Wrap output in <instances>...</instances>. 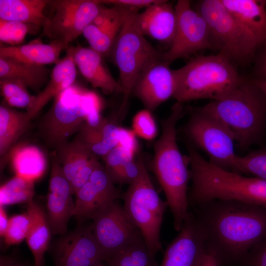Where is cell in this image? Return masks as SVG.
I'll list each match as a JSON object with an SVG mask.
<instances>
[{
    "instance_id": "16",
    "label": "cell",
    "mask_w": 266,
    "mask_h": 266,
    "mask_svg": "<svg viewBox=\"0 0 266 266\" xmlns=\"http://www.w3.org/2000/svg\"><path fill=\"white\" fill-rule=\"evenodd\" d=\"M176 85L175 69L170 68L162 57L145 67L135 83L132 93L145 108L152 111L173 97Z\"/></svg>"
},
{
    "instance_id": "25",
    "label": "cell",
    "mask_w": 266,
    "mask_h": 266,
    "mask_svg": "<svg viewBox=\"0 0 266 266\" xmlns=\"http://www.w3.org/2000/svg\"><path fill=\"white\" fill-rule=\"evenodd\" d=\"M221 0L259 44L266 38L265 0Z\"/></svg>"
},
{
    "instance_id": "7",
    "label": "cell",
    "mask_w": 266,
    "mask_h": 266,
    "mask_svg": "<svg viewBox=\"0 0 266 266\" xmlns=\"http://www.w3.org/2000/svg\"><path fill=\"white\" fill-rule=\"evenodd\" d=\"M137 10L125 20L110 52L119 72L122 100L118 111L120 119L127 109L130 97L138 77L153 61L163 57L138 28L135 19Z\"/></svg>"
},
{
    "instance_id": "50",
    "label": "cell",
    "mask_w": 266,
    "mask_h": 266,
    "mask_svg": "<svg viewBox=\"0 0 266 266\" xmlns=\"http://www.w3.org/2000/svg\"><path fill=\"white\" fill-rule=\"evenodd\" d=\"M265 2H266V0H265Z\"/></svg>"
},
{
    "instance_id": "14",
    "label": "cell",
    "mask_w": 266,
    "mask_h": 266,
    "mask_svg": "<svg viewBox=\"0 0 266 266\" xmlns=\"http://www.w3.org/2000/svg\"><path fill=\"white\" fill-rule=\"evenodd\" d=\"M100 162L89 180L75 193L73 216L78 221L93 220L121 197L119 191Z\"/></svg>"
},
{
    "instance_id": "21",
    "label": "cell",
    "mask_w": 266,
    "mask_h": 266,
    "mask_svg": "<svg viewBox=\"0 0 266 266\" xmlns=\"http://www.w3.org/2000/svg\"><path fill=\"white\" fill-rule=\"evenodd\" d=\"M135 19L138 28L144 36L170 45L176 25L175 7L171 3L158 0L141 13L136 12Z\"/></svg>"
},
{
    "instance_id": "34",
    "label": "cell",
    "mask_w": 266,
    "mask_h": 266,
    "mask_svg": "<svg viewBox=\"0 0 266 266\" xmlns=\"http://www.w3.org/2000/svg\"><path fill=\"white\" fill-rule=\"evenodd\" d=\"M0 94L3 100L13 107L26 108L30 110L32 107L35 96L30 94L28 88L21 83L7 79L0 80Z\"/></svg>"
},
{
    "instance_id": "1",
    "label": "cell",
    "mask_w": 266,
    "mask_h": 266,
    "mask_svg": "<svg viewBox=\"0 0 266 266\" xmlns=\"http://www.w3.org/2000/svg\"><path fill=\"white\" fill-rule=\"evenodd\" d=\"M219 266H238L266 237V206L215 199L191 207Z\"/></svg>"
},
{
    "instance_id": "44",
    "label": "cell",
    "mask_w": 266,
    "mask_h": 266,
    "mask_svg": "<svg viewBox=\"0 0 266 266\" xmlns=\"http://www.w3.org/2000/svg\"><path fill=\"white\" fill-rule=\"evenodd\" d=\"M158 0H100L102 3L112 5L120 6L138 10L139 8H147Z\"/></svg>"
},
{
    "instance_id": "49",
    "label": "cell",
    "mask_w": 266,
    "mask_h": 266,
    "mask_svg": "<svg viewBox=\"0 0 266 266\" xmlns=\"http://www.w3.org/2000/svg\"><path fill=\"white\" fill-rule=\"evenodd\" d=\"M107 266L106 263L105 264L104 262H102V263H99V264H95V265H92V266Z\"/></svg>"
},
{
    "instance_id": "27",
    "label": "cell",
    "mask_w": 266,
    "mask_h": 266,
    "mask_svg": "<svg viewBox=\"0 0 266 266\" xmlns=\"http://www.w3.org/2000/svg\"><path fill=\"white\" fill-rule=\"evenodd\" d=\"M27 211L30 215L31 225L26 240L34 259V266H42L50 241L51 227L43 210L33 200L28 203Z\"/></svg>"
},
{
    "instance_id": "36",
    "label": "cell",
    "mask_w": 266,
    "mask_h": 266,
    "mask_svg": "<svg viewBox=\"0 0 266 266\" xmlns=\"http://www.w3.org/2000/svg\"><path fill=\"white\" fill-rule=\"evenodd\" d=\"M30 225L31 217L27 211L11 216L3 237L5 245H17L26 239Z\"/></svg>"
},
{
    "instance_id": "40",
    "label": "cell",
    "mask_w": 266,
    "mask_h": 266,
    "mask_svg": "<svg viewBox=\"0 0 266 266\" xmlns=\"http://www.w3.org/2000/svg\"><path fill=\"white\" fill-rule=\"evenodd\" d=\"M145 164L142 155L137 158L129 160L125 163L121 168L118 184H131L139 176L142 167Z\"/></svg>"
},
{
    "instance_id": "33",
    "label": "cell",
    "mask_w": 266,
    "mask_h": 266,
    "mask_svg": "<svg viewBox=\"0 0 266 266\" xmlns=\"http://www.w3.org/2000/svg\"><path fill=\"white\" fill-rule=\"evenodd\" d=\"M34 194V182L15 175L0 187V206L29 203Z\"/></svg>"
},
{
    "instance_id": "48",
    "label": "cell",
    "mask_w": 266,
    "mask_h": 266,
    "mask_svg": "<svg viewBox=\"0 0 266 266\" xmlns=\"http://www.w3.org/2000/svg\"><path fill=\"white\" fill-rule=\"evenodd\" d=\"M253 80L259 88L266 95V79L260 80Z\"/></svg>"
},
{
    "instance_id": "20",
    "label": "cell",
    "mask_w": 266,
    "mask_h": 266,
    "mask_svg": "<svg viewBox=\"0 0 266 266\" xmlns=\"http://www.w3.org/2000/svg\"><path fill=\"white\" fill-rule=\"evenodd\" d=\"M54 151L72 193L75 194L89 180L99 162L98 157L75 139L61 144Z\"/></svg>"
},
{
    "instance_id": "13",
    "label": "cell",
    "mask_w": 266,
    "mask_h": 266,
    "mask_svg": "<svg viewBox=\"0 0 266 266\" xmlns=\"http://www.w3.org/2000/svg\"><path fill=\"white\" fill-rule=\"evenodd\" d=\"M93 221V232L106 257V261L120 249L144 241L140 230L129 217L123 205L117 201Z\"/></svg>"
},
{
    "instance_id": "9",
    "label": "cell",
    "mask_w": 266,
    "mask_h": 266,
    "mask_svg": "<svg viewBox=\"0 0 266 266\" xmlns=\"http://www.w3.org/2000/svg\"><path fill=\"white\" fill-rule=\"evenodd\" d=\"M122 198L126 212L141 231L148 248L156 255L162 250L160 231L168 205L159 197L145 164Z\"/></svg>"
},
{
    "instance_id": "12",
    "label": "cell",
    "mask_w": 266,
    "mask_h": 266,
    "mask_svg": "<svg viewBox=\"0 0 266 266\" xmlns=\"http://www.w3.org/2000/svg\"><path fill=\"white\" fill-rule=\"evenodd\" d=\"M176 25L169 49L163 53L167 64L181 58H188L203 49L213 50L208 24L203 16L191 6V1L179 0L174 5Z\"/></svg>"
},
{
    "instance_id": "42",
    "label": "cell",
    "mask_w": 266,
    "mask_h": 266,
    "mask_svg": "<svg viewBox=\"0 0 266 266\" xmlns=\"http://www.w3.org/2000/svg\"><path fill=\"white\" fill-rule=\"evenodd\" d=\"M238 266H266V237L250 252Z\"/></svg>"
},
{
    "instance_id": "5",
    "label": "cell",
    "mask_w": 266,
    "mask_h": 266,
    "mask_svg": "<svg viewBox=\"0 0 266 266\" xmlns=\"http://www.w3.org/2000/svg\"><path fill=\"white\" fill-rule=\"evenodd\" d=\"M101 109V101L97 94L74 83L54 98L41 120L40 134L56 149L78 133L85 124L97 126L103 118Z\"/></svg>"
},
{
    "instance_id": "8",
    "label": "cell",
    "mask_w": 266,
    "mask_h": 266,
    "mask_svg": "<svg viewBox=\"0 0 266 266\" xmlns=\"http://www.w3.org/2000/svg\"><path fill=\"white\" fill-rule=\"evenodd\" d=\"M196 10L208 24L213 50L224 56L236 67L252 63L259 43L221 0H200Z\"/></svg>"
},
{
    "instance_id": "22",
    "label": "cell",
    "mask_w": 266,
    "mask_h": 266,
    "mask_svg": "<svg viewBox=\"0 0 266 266\" xmlns=\"http://www.w3.org/2000/svg\"><path fill=\"white\" fill-rule=\"evenodd\" d=\"M72 51L76 67L93 87L108 94L121 92L119 82L105 66L100 54L90 47L79 45L72 46Z\"/></svg>"
},
{
    "instance_id": "47",
    "label": "cell",
    "mask_w": 266,
    "mask_h": 266,
    "mask_svg": "<svg viewBox=\"0 0 266 266\" xmlns=\"http://www.w3.org/2000/svg\"><path fill=\"white\" fill-rule=\"evenodd\" d=\"M0 266H28L26 264L15 260L9 257L1 256Z\"/></svg>"
},
{
    "instance_id": "43",
    "label": "cell",
    "mask_w": 266,
    "mask_h": 266,
    "mask_svg": "<svg viewBox=\"0 0 266 266\" xmlns=\"http://www.w3.org/2000/svg\"><path fill=\"white\" fill-rule=\"evenodd\" d=\"M136 136L132 129L120 127L117 145L135 156L138 149Z\"/></svg>"
},
{
    "instance_id": "2",
    "label": "cell",
    "mask_w": 266,
    "mask_h": 266,
    "mask_svg": "<svg viewBox=\"0 0 266 266\" xmlns=\"http://www.w3.org/2000/svg\"><path fill=\"white\" fill-rule=\"evenodd\" d=\"M183 104L176 102L169 115L162 122V133L154 145L152 172L166 198L178 232L190 215L188 185L191 180L188 157L181 153L177 141L176 126L184 113Z\"/></svg>"
},
{
    "instance_id": "4",
    "label": "cell",
    "mask_w": 266,
    "mask_h": 266,
    "mask_svg": "<svg viewBox=\"0 0 266 266\" xmlns=\"http://www.w3.org/2000/svg\"><path fill=\"white\" fill-rule=\"evenodd\" d=\"M191 186L189 204L194 206L215 199L233 200L266 206V180L218 167L198 151L189 155Z\"/></svg>"
},
{
    "instance_id": "23",
    "label": "cell",
    "mask_w": 266,
    "mask_h": 266,
    "mask_svg": "<svg viewBox=\"0 0 266 266\" xmlns=\"http://www.w3.org/2000/svg\"><path fill=\"white\" fill-rule=\"evenodd\" d=\"M77 75L72 46L66 49V56L55 64L45 87L36 96L31 109L27 111L32 119L44 106L59 93L74 83Z\"/></svg>"
},
{
    "instance_id": "17",
    "label": "cell",
    "mask_w": 266,
    "mask_h": 266,
    "mask_svg": "<svg viewBox=\"0 0 266 266\" xmlns=\"http://www.w3.org/2000/svg\"><path fill=\"white\" fill-rule=\"evenodd\" d=\"M51 168L47 196V216L52 233L64 235L67 224L73 216V194L55 152L51 155Z\"/></svg>"
},
{
    "instance_id": "29",
    "label": "cell",
    "mask_w": 266,
    "mask_h": 266,
    "mask_svg": "<svg viewBox=\"0 0 266 266\" xmlns=\"http://www.w3.org/2000/svg\"><path fill=\"white\" fill-rule=\"evenodd\" d=\"M10 159L15 175L34 182L44 173L46 160L43 153L35 145L14 146L5 161Z\"/></svg>"
},
{
    "instance_id": "3",
    "label": "cell",
    "mask_w": 266,
    "mask_h": 266,
    "mask_svg": "<svg viewBox=\"0 0 266 266\" xmlns=\"http://www.w3.org/2000/svg\"><path fill=\"white\" fill-rule=\"evenodd\" d=\"M219 120L246 151L266 139V95L250 77L225 98L200 107Z\"/></svg>"
},
{
    "instance_id": "6",
    "label": "cell",
    "mask_w": 266,
    "mask_h": 266,
    "mask_svg": "<svg viewBox=\"0 0 266 266\" xmlns=\"http://www.w3.org/2000/svg\"><path fill=\"white\" fill-rule=\"evenodd\" d=\"M236 67L219 53L194 58L175 69L177 85L173 98L182 103L199 99L221 100L246 78Z\"/></svg>"
},
{
    "instance_id": "18",
    "label": "cell",
    "mask_w": 266,
    "mask_h": 266,
    "mask_svg": "<svg viewBox=\"0 0 266 266\" xmlns=\"http://www.w3.org/2000/svg\"><path fill=\"white\" fill-rule=\"evenodd\" d=\"M207 251L203 230L190 210L178 234L167 246L159 266H199Z\"/></svg>"
},
{
    "instance_id": "46",
    "label": "cell",
    "mask_w": 266,
    "mask_h": 266,
    "mask_svg": "<svg viewBox=\"0 0 266 266\" xmlns=\"http://www.w3.org/2000/svg\"><path fill=\"white\" fill-rule=\"evenodd\" d=\"M199 266H219L215 257L208 251L203 257Z\"/></svg>"
},
{
    "instance_id": "39",
    "label": "cell",
    "mask_w": 266,
    "mask_h": 266,
    "mask_svg": "<svg viewBox=\"0 0 266 266\" xmlns=\"http://www.w3.org/2000/svg\"><path fill=\"white\" fill-rule=\"evenodd\" d=\"M102 158L107 173L114 184H118L122 167L126 162L134 159V156L117 145Z\"/></svg>"
},
{
    "instance_id": "10",
    "label": "cell",
    "mask_w": 266,
    "mask_h": 266,
    "mask_svg": "<svg viewBox=\"0 0 266 266\" xmlns=\"http://www.w3.org/2000/svg\"><path fill=\"white\" fill-rule=\"evenodd\" d=\"M183 130L188 140L207 155L210 163L235 172L238 156L234 151L235 140L219 120L200 107L196 108L191 112Z\"/></svg>"
},
{
    "instance_id": "26",
    "label": "cell",
    "mask_w": 266,
    "mask_h": 266,
    "mask_svg": "<svg viewBox=\"0 0 266 266\" xmlns=\"http://www.w3.org/2000/svg\"><path fill=\"white\" fill-rule=\"evenodd\" d=\"M120 127L102 118L96 126L85 124L75 139L83 143L92 153L103 158L118 144Z\"/></svg>"
},
{
    "instance_id": "41",
    "label": "cell",
    "mask_w": 266,
    "mask_h": 266,
    "mask_svg": "<svg viewBox=\"0 0 266 266\" xmlns=\"http://www.w3.org/2000/svg\"><path fill=\"white\" fill-rule=\"evenodd\" d=\"M252 63L253 66L250 77L254 80L266 79V38L256 48Z\"/></svg>"
},
{
    "instance_id": "32",
    "label": "cell",
    "mask_w": 266,
    "mask_h": 266,
    "mask_svg": "<svg viewBox=\"0 0 266 266\" xmlns=\"http://www.w3.org/2000/svg\"><path fill=\"white\" fill-rule=\"evenodd\" d=\"M155 256L142 241L120 249L105 263L107 266H158Z\"/></svg>"
},
{
    "instance_id": "15",
    "label": "cell",
    "mask_w": 266,
    "mask_h": 266,
    "mask_svg": "<svg viewBox=\"0 0 266 266\" xmlns=\"http://www.w3.org/2000/svg\"><path fill=\"white\" fill-rule=\"evenodd\" d=\"M54 254L56 266H90L106 261L92 225L62 235L55 245Z\"/></svg>"
},
{
    "instance_id": "35",
    "label": "cell",
    "mask_w": 266,
    "mask_h": 266,
    "mask_svg": "<svg viewBox=\"0 0 266 266\" xmlns=\"http://www.w3.org/2000/svg\"><path fill=\"white\" fill-rule=\"evenodd\" d=\"M234 172L266 180V148L254 150L237 159Z\"/></svg>"
},
{
    "instance_id": "24",
    "label": "cell",
    "mask_w": 266,
    "mask_h": 266,
    "mask_svg": "<svg viewBox=\"0 0 266 266\" xmlns=\"http://www.w3.org/2000/svg\"><path fill=\"white\" fill-rule=\"evenodd\" d=\"M68 46L59 40L43 43L39 39L17 46H1L0 58H7L25 63L43 66L57 64L62 51Z\"/></svg>"
},
{
    "instance_id": "19",
    "label": "cell",
    "mask_w": 266,
    "mask_h": 266,
    "mask_svg": "<svg viewBox=\"0 0 266 266\" xmlns=\"http://www.w3.org/2000/svg\"><path fill=\"white\" fill-rule=\"evenodd\" d=\"M102 7L100 11L88 25L83 35L90 47L102 56L110 53L114 42L128 15L136 9L112 5Z\"/></svg>"
},
{
    "instance_id": "30",
    "label": "cell",
    "mask_w": 266,
    "mask_h": 266,
    "mask_svg": "<svg viewBox=\"0 0 266 266\" xmlns=\"http://www.w3.org/2000/svg\"><path fill=\"white\" fill-rule=\"evenodd\" d=\"M49 70L38 66L15 60L0 58V80L19 82L33 90H39L48 80Z\"/></svg>"
},
{
    "instance_id": "45",
    "label": "cell",
    "mask_w": 266,
    "mask_h": 266,
    "mask_svg": "<svg viewBox=\"0 0 266 266\" xmlns=\"http://www.w3.org/2000/svg\"><path fill=\"white\" fill-rule=\"evenodd\" d=\"M9 219L4 206H0V235L3 238L8 226Z\"/></svg>"
},
{
    "instance_id": "38",
    "label": "cell",
    "mask_w": 266,
    "mask_h": 266,
    "mask_svg": "<svg viewBox=\"0 0 266 266\" xmlns=\"http://www.w3.org/2000/svg\"><path fill=\"white\" fill-rule=\"evenodd\" d=\"M146 108L137 112L132 120V130L137 136L147 141L152 140L158 134V128L151 113Z\"/></svg>"
},
{
    "instance_id": "28",
    "label": "cell",
    "mask_w": 266,
    "mask_h": 266,
    "mask_svg": "<svg viewBox=\"0 0 266 266\" xmlns=\"http://www.w3.org/2000/svg\"><path fill=\"white\" fill-rule=\"evenodd\" d=\"M31 119L27 111H17L3 100L0 105V156L5 160L0 168H3L7 156L14 144L26 130ZM0 161V162H1Z\"/></svg>"
},
{
    "instance_id": "11",
    "label": "cell",
    "mask_w": 266,
    "mask_h": 266,
    "mask_svg": "<svg viewBox=\"0 0 266 266\" xmlns=\"http://www.w3.org/2000/svg\"><path fill=\"white\" fill-rule=\"evenodd\" d=\"M101 4L98 0H49L43 34L68 46L97 16Z\"/></svg>"
},
{
    "instance_id": "37",
    "label": "cell",
    "mask_w": 266,
    "mask_h": 266,
    "mask_svg": "<svg viewBox=\"0 0 266 266\" xmlns=\"http://www.w3.org/2000/svg\"><path fill=\"white\" fill-rule=\"evenodd\" d=\"M30 24L0 19V40L9 46L21 45L30 31Z\"/></svg>"
},
{
    "instance_id": "31",
    "label": "cell",
    "mask_w": 266,
    "mask_h": 266,
    "mask_svg": "<svg viewBox=\"0 0 266 266\" xmlns=\"http://www.w3.org/2000/svg\"><path fill=\"white\" fill-rule=\"evenodd\" d=\"M47 0H0V19L43 27Z\"/></svg>"
}]
</instances>
